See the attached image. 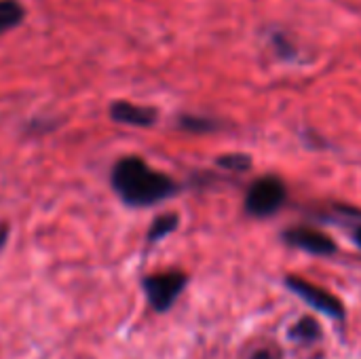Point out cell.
Instances as JSON below:
<instances>
[{"label": "cell", "mask_w": 361, "mask_h": 359, "mask_svg": "<svg viewBox=\"0 0 361 359\" xmlns=\"http://www.w3.org/2000/svg\"><path fill=\"white\" fill-rule=\"evenodd\" d=\"M110 182L114 193L131 207H148L178 193V184L169 176L148 167L140 157L121 159L112 167Z\"/></svg>", "instance_id": "cell-1"}, {"label": "cell", "mask_w": 361, "mask_h": 359, "mask_svg": "<svg viewBox=\"0 0 361 359\" xmlns=\"http://www.w3.org/2000/svg\"><path fill=\"white\" fill-rule=\"evenodd\" d=\"M286 201V184L275 178V176H267L256 180L245 197V209L252 216L264 218L275 214Z\"/></svg>", "instance_id": "cell-2"}, {"label": "cell", "mask_w": 361, "mask_h": 359, "mask_svg": "<svg viewBox=\"0 0 361 359\" xmlns=\"http://www.w3.org/2000/svg\"><path fill=\"white\" fill-rule=\"evenodd\" d=\"M186 286V275L171 271V273H161V275H150L144 279V292L150 303V307L157 313H165L173 307L178 296L182 294Z\"/></svg>", "instance_id": "cell-3"}, {"label": "cell", "mask_w": 361, "mask_h": 359, "mask_svg": "<svg viewBox=\"0 0 361 359\" xmlns=\"http://www.w3.org/2000/svg\"><path fill=\"white\" fill-rule=\"evenodd\" d=\"M286 286L296 294L300 296L307 305H311L313 309H317L319 313L328 315V317H334V320H343L345 317V307L343 303L332 296L330 292L300 279V277H286Z\"/></svg>", "instance_id": "cell-4"}, {"label": "cell", "mask_w": 361, "mask_h": 359, "mask_svg": "<svg viewBox=\"0 0 361 359\" xmlns=\"http://www.w3.org/2000/svg\"><path fill=\"white\" fill-rule=\"evenodd\" d=\"M283 241L292 248H298V250L315 254V256H330L336 252L334 239H330L328 235H324L315 229H290L283 233Z\"/></svg>", "instance_id": "cell-5"}, {"label": "cell", "mask_w": 361, "mask_h": 359, "mask_svg": "<svg viewBox=\"0 0 361 359\" xmlns=\"http://www.w3.org/2000/svg\"><path fill=\"white\" fill-rule=\"evenodd\" d=\"M110 118L121 125H133V127H150L157 121V110L146 106H135L129 102H114L110 106Z\"/></svg>", "instance_id": "cell-6"}, {"label": "cell", "mask_w": 361, "mask_h": 359, "mask_svg": "<svg viewBox=\"0 0 361 359\" xmlns=\"http://www.w3.org/2000/svg\"><path fill=\"white\" fill-rule=\"evenodd\" d=\"M25 19V6L19 0H0V36L15 30Z\"/></svg>", "instance_id": "cell-7"}, {"label": "cell", "mask_w": 361, "mask_h": 359, "mask_svg": "<svg viewBox=\"0 0 361 359\" xmlns=\"http://www.w3.org/2000/svg\"><path fill=\"white\" fill-rule=\"evenodd\" d=\"M290 336L298 343H315L322 336V328L313 317H302L290 332Z\"/></svg>", "instance_id": "cell-8"}, {"label": "cell", "mask_w": 361, "mask_h": 359, "mask_svg": "<svg viewBox=\"0 0 361 359\" xmlns=\"http://www.w3.org/2000/svg\"><path fill=\"white\" fill-rule=\"evenodd\" d=\"M180 224V218L176 214H163L159 218H154L150 231H148V241H159L163 237H167L169 233H173Z\"/></svg>", "instance_id": "cell-9"}, {"label": "cell", "mask_w": 361, "mask_h": 359, "mask_svg": "<svg viewBox=\"0 0 361 359\" xmlns=\"http://www.w3.org/2000/svg\"><path fill=\"white\" fill-rule=\"evenodd\" d=\"M220 167L231 169V171H247L252 167V159L247 154H224L216 161Z\"/></svg>", "instance_id": "cell-10"}, {"label": "cell", "mask_w": 361, "mask_h": 359, "mask_svg": "<svg viewBox=\"0 0 361 359\" xmlns=\"http://www.w3.org/2000/svg\"><path fill=\"white\" fill-rule=\"evenodd\" d=\"M180 125H182L186 131H195V133L216 129V125H214L209 118H201V116H182V118H180Z\"/></svg>", "instance_id": "cell-11"}, {"label": "cell", "mask_w": 361, "mask_h": 359, "mask_svg": "<svg viewBox=\"0 0 361 359\" xmlns=\"http://www.w3.org/2000/svg\"><path fill=\"white\" fill-rule=\"evenodd\" d=\"M6 237H8V226H6V224H0V250H2L4 243H6Z\"/></svg>", "instance_id": "cell-12"}, {"label": "cell", "mask_w": 361, "mask_h": 359, "mask_svg": "<svg viewBox=\"0 0 361 359\" xmlns=\"http://www.w3.org/2000/svg\"><path fill=\"white\" fill-rule=\"evenodd\" d=\"M252 359H275V355L271 351H258V353H254Z\"/></svg>", "instance_id": "cell-13"}, {"label": "cell", "mask_w": 361, "mask_h": 359, "mask_svg": "<svg viewBox=\"0 0 361 359\" xmlns=\"http://www.w3.org/2000/svg\"><path fill=\"white\" fill-rule=\"evenodd\" d=\"M353 239H355V243H357V245L361 248V224L357 226V229H355V235H353Z\"/></svg>", "instance_id": "cell-14"}]
</instances>
